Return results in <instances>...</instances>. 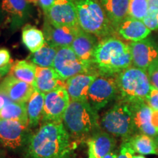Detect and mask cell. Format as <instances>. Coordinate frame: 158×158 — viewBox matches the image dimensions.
I'll use <instances>...</instances> for the list:
<instances>
[{
    "mask_svg": "<svg viewBox=\"0 0 158 158\" xmlns=\"http://www.w3.org/2000/svg\"><path fill=\"white\" fill-rule=\"evenodd\" d=\"M70 134L62 122H43L30 138L28 158H64L70 147Z\"/></svg>",
    "mask_w": 158,
    "mask_h": 158,
    "instance_id": "obj_1",
    "label": "cell"
},
{
    "mask_svg": "<svg viewBox=\"0 0 158 158\" xmlns=\"http://www.w3.org/2000/svg\"><path fill=\"white\" fill-rule=\"evenodd\" d=\"M133 64L129 45L115 36L100 40L94 53L93 64L99 75L114 76Z\"/></svg>",
    "mask_w": 158,
    "mask_h": 158,
    "instance_id": "obj_2",
    "label": "cell"
},
{
    "mask_svg": "<svg viewBox=\"0 0 158 158\" xmlns=\"http://www.w3.org/2000/svg\"><path fill=\"white\" fill-rule=\"evenodd\" d=\"M76 10L78 22L83 30L100 40L114 36L112 27L99 0H72Z\"/></svg>",
    "mask_w": 158,
    "mask_h": 158,
    "instance_id": "obj_3",
    "label": "cell"
},
{
    "mask_svg": "<svg viewBox=\"0 0 158 158\" xmlns=\"http://www.w3.org/2000/svg\"><path fill=\"white\" fill-rule=\"evenodd\" d=\"M98 116L87 100H70L65 110L63 124L74 137L82 139L95 133Z\"/></svg>",
    "mask_w": 158,
    "mask_h": 158,
    "instance_id": "obj_4",
    "label": "cell"
},
{
    "mask_svg": "<svg viewBox=\"0 0 158 158\" xmlns=\"http://www.w3.org/2000/svg\"><path fill=\"white\" fill-rule=\"evenodd\" d=\"M116 78L122 101H145L151 89L147 72L135 67H130L118 73Z\"/></svg>",
    "mask_w": 158,
    "mask_h": 158,
    "instance_id": "obj_5",
    "label": "cell"
},
{
    "mask_svg": "<svg viewBox=\"0 0 158 158\" xmlns=\"http://www.w3.org/2000/svg\"><path fill=\"white\" fill-rule=\"evenodd\" d=\"M100 125L111 135L128 138L135 129L133 112L128 102L122 101L110 108L100 119Z\"/></svg>",
    "mask_w": 158,
    "mask_h": 158,
    "instance_id": "obj_6",
    "label": "cell"
},
{
    "mask_svg": "<svg viewBox=\"0 0 158 158\" xmlns=\"http://www.w3.org/2000/svg\"><path fill=\"white\" fill-rule=\"evenodd\" d=\"M52 68L62 81L81 73H96L99 74L92 63L84 62L79 59L70 47L57 50Z\"/></svg>",
    "mask_w": 158,
    "mask_h": 158,
    "instance_id": "obj_7",
    "label": "cell"
},
{
    "mask_svg": "<svg viewBox=\"0 0 158 158\" xmlns=\"http://www.w3.org/2000/svg\"><path fill=\"white\" fill-rule=\"evenodd\" d=\"M118 94L114 76L98 75L89 88L86 100L95 111L102 109Z\"/></svg>",
    "mask_w": 158,
    "mask_h": 158,
    "instance_id": "obj_8",
    "label": "cell"
},
{
    "mask_svg": "<svg viewBox=\"0 0 158 158\" xmlns=\"http://www.w3.org/2000/svg\"><path fill=\"white\" fill-rule=\"evenodd\" d=\"M70 101V95L64 87H59L46 93L45 95L43 122H62Z\"/></svg>",
    "mask_w": 158,
    "mask_h": 158,
    "instance_id": "obj_9",
    "label": "cell"
},
{
    "mask_svg": "<svg viewBox=\"0 0 158 158\" xmlns=\"http://www.w3.org/2000/svg\"><path fill=\"white\" fill-rule=\"evenodd\" d=\"M45 14V19L55 26L79 27L76 10L72 0H54Z\"/></svg>",
    "mask_w": 158,
    "mask_h": 158,
    "instance_id": "obj_10",
    "label": "cell"
},
{
    "mask_svg": "<svg viewBox=\"0 0 158 158\" xmlns=\"http://www.w3.org/2000/svg\"><path fill=\"white\" fill-rule=\"evenodd\" d=\"M135 68L147 72L153 61L158 59V43L152 38H146L128 43Z\"/></svg>",
    "mask_w": 158,
    "mask_h": 158,
    "instance_id": "obj_11",
    "label": "cell"
},
{
    "mask_svg": "<svg viewBox=\"0 0 158 158\" xmlns=\"http://www.w3.org/2000/svg\"><path fill=\"white\" fill-rule=\"evenodd\" d=\"M80 26L77 27H58L52 24L45 19L43 26V32L45 35L46 43L56 49L70 47L73 42L77 32L80 29Z\"/></svg>",
    "mask_w": 158,
    "mask_h": 158,
    "instance_id": "obj_12",
    "label": "cell"
},
{
    "mask_svg": "<svg viewBox=\"0 0 158 158\" xmlns=\"http://www.w3.org/2000/svg\"><path fill=\"white\" fill-rule=\"evenodd\" d=\"M27 126L10 119H0V143L10 149H19L24 143Z\"/></svg>",
    "mask_w": 158,
    "mask_h": 158,
    "instance_id": "obj_13",
    "label": "cell"
},
{
    "mask_svg": "<svg viewBox=\"0 0 158 158\" xmlns=\"http://www.w3.org/2000/svg\"><path fill=\"white\" fill-rule=\"evenodd\" d=\"M35 90L34 85L20 81L10 74L0 83V94L12 102L26 103Z\"/></svg>",
    "mask_w": 158,
    "mask_h": 158,
    "instance_id": "obj_14",
    "label": "cell"
},
{
    "mask_svg": "<svg viewBox=\"0 0 158 158\" xmlns=\"http://www.w3.org/2000/svg\"><path fill=\"white\" fill-rule=\"evenodd\" d=\"M133 112L134 124L145 135L155 137L158 130L152 124L154 110L144 100L128 102Z\"/></svg>",
    "mask_w": 158,
    "mask_h": 158,
    "instance_id": "obj_15",
    "label": "cell"
},
{
    "mask_svg": "<svg viewBox=\"0 0 158 158\" xmlns=\"http://www.w3.org/2000/svg\"><path fill=\"white\" fill-rule=\"evenodd\" d=\"M98 40L94 35L80 28L70 48L79 59L84 62L93 64L94 53L99 43Z\"/></svg>",
    "mask_w": 158,
    "mask_h": 158,
    "instance_id": "obj_16",
    "label": "cell"
},
{
    "mask_svg": "<svg viewBox=\"0 0 158 158\" xmlns=\"http://www.w3.org/2000/svg\"><path fill=\"white\" fill-rule=\"evenodd\" d=\"M99 74L96 73H81L64 81L65 89L70 100H86L89 88Z\"/></svg>",
    "mask_w": 158,
    "mask_h": 158,
    "instance_id": "obj_17",
    "label": "cell"
},
{
    "mask_svg": "<svg viewBox=\"0 0 158 158\" xmlns=\"http://www.w3.org/2000/svg\"><path fill=\"white\" fill-rule=\"evenodd\" d=\"M89 147V157L102 158L111 152L115 147L114 136L107 132L97 131L86 141Z\"/></svg>",
    "mask_w": 158,
    "mask_h": 158,
    "instance_id": "obj_18",
    "label": "cell"
},
{
    "mask_svg": "<svg viewBox=\"0 0 158 158\" xmlns=\"http://www.w3.org/2000/svg\"><path fill=\"white\" fill-rule=\"evenodd\" d=\"M35 89L42 93H48L59 87H64V81L59 78L53 68H36V76L34 83Z\"/></svg>",
    "mask_w": 158,
    "mask_h": 158,
    "instance_id": "obj_19",
    "label": "cell"
},
{
    "mask_svg": "<svg viewBox=\"0 0 158 158\" xmlns=\"http://www.w3.org/2000/svg\"><path fill=\"white\" fill-rule=\"evenodd\" d=\"M30 6L27 0H2L1 10L15 27L27 19Z\"/></svg>",
    "mask_w": 158,
    "mask_h": 158,
    "instance_id": "obj_20",
    "label": "cell"
},
{
    "mask_svg": "<svg viewBox=\"0 0 158 158\" xmlns=\"http://www.w3.org/2000/svg\"><path fill=\"white\" fill-rule=\"evenodd\" d=\"M114 29H117L128 18L130 0H99Z\"/></svg>",
    "mask_w": 158,
    "mask_h": 158,
    "instance_id": "obj_21",
    "label": "cell"
},
{
    "mask_svg": "<svg viewBox=\"0 0 158 158\" xmlns=\"http://www.w3.org/2000/svg\"><path fill=\"white\" fill-rule=\"evenodd\" d=\"M149 29L142 21L127 18L121 23L117 29V32L126 40L136 42L146 39L150 34Z\"/></svg>",
    "mask_w": 158,
    "mask_h": 158,
    "instance_id": "obj_22",
    "label": "cell"
},
{
    "mask_svg": "<svg viewBox=\"0 0 158 158\" xmlns=\"http://www.w3.org/2000/svg\"><path fill=\"white\" fill-rule=\"evenodd\" d=\"M44 100L45 94L35 89L27 102V110L30 127H36L40 121L43 119Z\"/></svg>",
    "mask_w": 158,
    "mask_h": 158,
    "instance_id": "obj_23",
    "label": "cell"
},
{
    "mask_svg": "<svg viewBox=\"0 0 158 158\" xmlns=\"http://www.w3.org/2000/svg\"><path fill=\"white\" fill-rule=\"evenodd\" d=\"M22 41L31 53L40 50L46 43L43 31L30 24L22 28Z\"/></svg>",
    "mask_w": 158,
    "mask_h": 158,
    "instance_id": "obj_24",
    "label": "cell"
},
{
    "mask_svg": "<svg viewBox=\"0 0 158 158\" xmlns=\"http://www.w3.org/2000/svg\"><path fill=\"white\" fill-rule=\"evenodd\" d=\"M0 119L15 120L25 125H29L27 106L21 102H6L0 109Z\"/></svg>",
    "mask_w": 158,
    "mask_h": 158,
    "instance_id": "obj_25",
    "label": "cell"
},
{
    "mask_svg": "<svg viewBox=\"0 0 158 158\" xmlns=\"http://www.w3.org/2000/svg\"><path fill=\"white\" fill-rule=\"evenodd\" d=\"M37 66L28 60L16 61L12 64L9 74L29 84H34Z\"/></svg>",
    "mask_w": 158,
    "mask_h": 158,
    "instance_id": "obj_26",
    "label": "cell"
},
{
    "mask_svg": "<svg viewBox=\"0 0 158 158\" xmlns=\"http://www.w3.org/2000/svg\"><path fill=\"white\" fill-rule=\"evenodd\" d=\"M57 50L45 43L40 50L31 53L27 57V60L40 68H52Z\"/></svg>",
    "mask_w": 158,
    "mask_h": 158,
    "instance_id": "obj_27",
    "label": "cell"
},
{
    "mask_svg": "<svg viewBox=\"0 0 158 158\" xmlns=\"http://www.w3.org/2000/svg\"><path fill=\"white\" fill-rule=\"evenodd\" d=\"M129 143L135 152L141 155H158V147L150 136L141 134L130 138Z\"/></svg>",
    "mask_w": 158,
    "mask_h": 158,
    "instance_id": "obj_28",
    "label": "cell"
},
{
    "mask_svg": "<svg viewBox=\"0 0 158 158\" xmlns=\"http://www.w3.org/2000/svg\"><path fill=\"white\" fill-rule=\"evenodd\" d=\"M149 10L148 0H130L128 17L143 21Z\"/></svg>",
    "mask_w": 158,
    "mask_h": 158,
    "instance_id": "obj_29",
    "label": "cell"
},
{
    "mask_svg": "<svg viewBox=\"0 0 158 158\" xmlns=\"http://www.w3.org/2000/svg\"><path fill=\"white\" fill-rule=\"evenodd\" d=\"M142 21L149 30L158 29V7H149L147 15Z\"/></svg>",
    "mask_w": 158,
    "mask_h": 158,
    "instance_id": "obj_30",
    "label": "cell"
},
{
    "mask_svg": "<svg viewBox=\"0 0 158 158\" xmlns=\"http://www.w3.org/2000/svg\"><path fill=\"white\" fill-rule=\"evenodd\" d=\"M147 73L150 84L154 87L158 89V59L151 63L147 69Z\"/></svg>",
    "mask_w": 158,
    "mask_h": 158,
    "instance_id": "obj_31",
    "label": "cell"
},
{
    "mask_svg": "<svg viewBox=\"0 0 158 158\" xmlns=\"http://www.w3.org/2000/svg\"><path fill=\"white\" fill-rule=\"evenodd\" d=\"M145 101L154 110H158V89L151 85L149 93Z\"/></svg>",
    "mask_w": 158,
    "mask_h": 158,
    "instance_id": "obj_32",
    "label": "cell"
},
{
    "mask_svg": "<svg viewBox=\"0 0 158 158\" xmlns=\"http://www.w3.org/2000/svg\"><path fill=\"white\" fill-rule=\"evenodd\" d=\"M134 153H135V151L130 145L129 142H127L122 146L119 155H118L117 158H133Z\"/></svg>",
    "mask_w": 158,
    "mask_h": 158,
    "instance_id": "obj_33",
    "label": "cell"
},
{
    "mask_svg": "<svg viewBox=\"0 0 158 158\" xmlns=\"http://www.w3.org/2000/svg\"><path fill=\"white\" fill-rule=\"evenodd\" d=\"M11 57L10 51L6 48L0 49V68L10 64Z\"/></svg>",
    "mask_w": 158,
    "mask_h": 158,
    "instance_id": "obj_34",
    "label": "cell"
},
{
    "mask_svg": "<svg viewBox=\"0 0 158 158\" xmlns=\"http://www.w3.org/2000/svg\"><path fill=\"white\" fill-rule=\"evenodd\" d=\"M54 0H39V5L42 7L43 11L46 13L48 10V9L52 6L54 4Z\"/></svg>",
    "mask_w": 158,
    "mask_h": 158,
    "instance_id": "obj_35",
    "label": "cell"
},
{
    "mask_svg": "<svg viewBox=\"0 0 158 158\" xmlns=\"http://www.w3.org/2000/svg\"><path fill=\"white\" fill-rule=\"evenodd\" d=\"M11 67L12 64L10 63V64H7L5 65V66L0 68V83H1V81H2V80L4 78H5L6 75L9 73L10 70L11 69Z\"/></svg>",
    "mask_w": 158,
    "mask_h": 158,
    "instance_id": "obj_36",
    "label": "cell"
},
{
    "mask_svg": "<svg viewBox=\"0 0 158 158\" xmlns=\"http://www.w3.org/2000/svg\"><path fill=\"white\" fill-rule=\"evenodd\" d=\"M149 7H158V0H148Z\"/></svg>",
    "mask_w": 158,
    "mask_h": 158,
    "instance_id": "obj_37",
    "label": "cell"
},
{
    "mask_svg": "<svg viewBox=\"0 0 158 158\" xmlns=\"http://www.w3.org/2000/svg\"><path fill=\"white\" fill-rule=\"evenodd\" d=\"M6 99H5V97L3 96L2 94H0V109H1L6 104Z\"/></svg>",
    "mask_w": 158,
    "mask_h": 158,
    "instance_id": "obj_38",
    "label": "cell"
},
{
    "mask_svg": "<svg viewBox=\"0 0 158 158\" xmlns=\"http://www.w3.org/2000/svg\"><path fill=\"white\" fill-rule=\"evenodd\" d=\"M117 157H118L117 154H116L114 152H110L102 158H117Z\"/></svg>",
    "mask_w": 158,
    "mask_h": 158,
    "instance_id": "obj_39",
    "label": "cell"
},
{
    "mask_svg": "<svg viewBox=\"0 0 158 158\" xmlns=\"http://www.w3.org/2000/svg\"><path fill=\"white\" fill-rule=\"evenodd\" d=\"M29 3H35V4H38L39 0H27Z\"/></svg>",
    "mask_w": 158,
    "mask_h": 158,
    "instance_id": "obj_40",
    "label": "cell"
},
{
    "mask_svg": "<svg viewBox=\"0 0 158 158\" xmlns=\"http://www.w3.org/2000/svg\"><path fill=\"white\" fill-rule=\"evenodd\" d=\"M154 140H155V143H157V147H158V134H157V135L155 136V139H154Z\"/></svg>",
    "mask_w": 158,
    "mask_h": 158,
    "instance_id": "obj_41",
    "label": "cell"
},
{
    "mask_svg": "<svg viewBox=\"0 0 158 158\" xmlns=\"http://www.w3.org/2000/svg\"><path fill=\"white\" fill-rule=\"evenodd\" d=\"M133 158H146V157H144L143 156H141V155H134Z\"/></svg>",
    "mask_w": 158,
    "mask_h": 158,
    "instance_id": "obj_42",
    "label": "cell"
},
{
    "mask_svg": "<svg viewBox=\"0 0 158 158\" xmlns=\"http://www.w3.org/2000/svg\"><path fill=\"white\" fill-rule=\"evenodd\" d=\"M89 158H92V157H89Z\"/></svg>",
    "mask_w": 158,
    "mask_h": 158,
    "instance_id": "obj_43",
    "label": "cell"
}]
</instances>
